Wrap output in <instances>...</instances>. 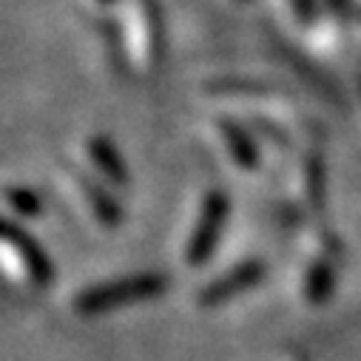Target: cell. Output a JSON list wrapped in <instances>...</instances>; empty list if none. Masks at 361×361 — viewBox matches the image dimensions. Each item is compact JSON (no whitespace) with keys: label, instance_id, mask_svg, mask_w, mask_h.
<instances>
[{"label":"cell","instance_id":"1","mask_svg":"<svg viewBox=\"0 0 361 361\" xmlns=\"http://www.w3.org/2000/svg\"><path fill=\"white\" fill-rule=\"evenodd\" d=\"M168 288V276L162 274H131L123 279H111L94 288H85L77 299H74V310L80 316H97V313H109L114 307H126L134 302H148L162 296Z\"/></svg>","mask_w":361,"mask_h":361},{"label":"cell","instance_id":"2","mask_svg":"<svg viewBox=\"0 0 361 361\" xmlns=\"http://www.w3.org/2000/svg\"><path fill=\"white\" fill-rule=\"evenodd\" d=\"M228 216H231V197L225 191H219V188L208 191L205 200H202V211H200L197 228H194V233L188 239V250H185L188 264H205L214 256Z\"/></svg>","mask_w":361,"mask_h":361},{"label":"cell","instance_id":"3","mask_svg":"<svg viewBox=\"0 0 361 361\" xmlns=\"http://www.w3.org/2000/svg\"><path fill=\"white\" fill-rule=\"evenodd\" d=\"M4 239L18 253V259L23 262V270L32 279V285L35 288H49L51 279H54V264H51L46 247H40V242L12 219L4 222Z\"/></svg>","mask_w":361,"mask_h":361},{"label":"cell","instance_id":"4","mask_svg":"<svg viewBox=\"0 0 361 361\" xmlns=\"http://www.w3.org/2000/svg\"><path fill=\"white\" fill-rule=\"evenodd\" d=\"M262 279H264V262L262 259L239 262L236 267L228 270V274H222L219 279H214L211 285H205L200 290V305L202 307H219V305L236 299L239 293L256 288Z\"/></svg>","mask_w":361,"mask_h":361},{"label":"cell","instance_id":"5","mask_svg":"<svg viewBox=\"0 0 361 361\" xmlns=\"http://www.w3.org/2000/svg\"><path fill=\"white\" fill-rule=\"evenodd\" d=\"M85 151H88V159L94 162V168L106 176L109 185H114V188H126V185H128V179H131L128 165H126L120 148H117L109 137H103V134L88 137Z\"/></svg>","mask_w":361,"mask_h":361},{"label":"cell","instance_id":"6","mask_svg":"<svg viewBox=\"0 0 361 361\" xmlns=\"http://www.w3.org/2000/svg\"><path fill=\"white\" fill-rule=\"evenodd\" d=\"M219 134H222V142L228 145L233 162L242 168V171H256L259 168V145L253 140V134L236 123V120H219Z\"/></svg>","mask_w":361,"mask_h":361},{"label":"cell","instance_id":"7","mask_svg":"<svg viewBox=\"0 0 361 361\" xmlns=\"http://www.w3.org/2000/svg\"><path fill=\"white\" fill-rule=\"evenodd\" d=\"M74 173H77V183H80L82 194L88 197V205H92L94 216H97L106 228H117V225L123 222V208H120V202H117L103 185H97L92 176H85L82 171H74Z\"/></svg>","mask_w":361,"mask_h":361},{"label":"cell","instance_id":"8","mask_svg":"<svg viewBox=\"0 0 361 361\" xmlns=\"http://www.w3.org/2000/svg\"><path fill=\"white\" fill-rule=\"evenodd\" d=\"M305 191H307V202L316 214H324L327 205V168H324V157L322 151H310L307 162H305Z\"/></svg>","mask_w":361,"mask_h":361},{"label":"cell","instance_id":"9","mask_svg":"<svg viewBox=\"0 0 361 361\" xmlns=\"http://www.w3.org/2000/svg\"><path fill=\"white\" fill-rule=\"evenodd\" d=\"M140 9L145 18V32H148V54L151 63L159 66L165 57V15L159 0H140Z\"/></svg>","mask_w":361,"mask_h":361},{"label":"cell","instance_id":"10","mask_svg":"<svg viewBox=\"0 0 361 361\" xmlns=\"http://www.w3.org/2000/svg\"><path fill=\"white\" fill-rule=\"evenodd\" d=\"M336 290V270L327 259H316L305 279V296L310 305H324Z\"/></svg>","mask_w":361,"mask_h":361},{"label":"cell","instance_id":"11","mask_svg":"<svg viewBox=\"0 0 361 361\" xmlns=\"http://www.w3.org/2000/svg\"><path fill=\"white\" fill-rule=\"evenodd\" d=\"M208 92L211 94H242V97H282L285 94L279 85L256 82V80H236V77L208 82Z\"/></svg>","mask_w":361,"mask_h":361},{"label":"cell","instance_id":"12","mask_svg":"<svg viewBox=\"0 0 361 361\" xmlns=\"http://www.w3.org/2000/svg\"><path fill=\"white\" fill-rule=\"evenodd\" d=\"M100 32H103L106 49H109V54H111L117 71H128V54H126V43H123V29H120L111 18H103Z\"/></svg>","mask_w":361,"mask_h":361},{"label":"cell","instance_id":"13","mask_svg":"<svg viewBox=\"0 0 361 361\" xmlns=\"http://www.w3.org/2000/svg\"><path fill=\"white\" fill-rule=\"evenodd\" d=\"M6 202H9V208H12L18 216H23V219H32V216H37V214L43 211L40 197H37L35 191L23 188V185L6 188Z\"/></svg>","mask_w":361,"mask_h":361},{"label":"cell","instance_id":"14","mask_svg":"<svg viewBox=\"0 0 361 361\" xmlns=\"http://www.w3.org/2000/svg\"><path fill=\"white\" fill-rule=\"evenodd\" d=\"M290 9L302 26H313L319 20V0H290Z\"/></svg>","mask_w":361,"mask_h":361},{"label":"cell","instance_id":"15","mask_svg":"<svg viewBox=\"0 0 361 361\" xmlns=\"http://www.w3.org/2000/svg\"><path fill=\"white\" fill-rule=\"evenodd\" d=\"M250 126H253V128H259L267 140H276L279 145H290V137H288V134H285V128H282V126H276V123H267L264 117H253V120H250Z\"/></svg>","mask_w":361,"mask_h":361},{"label":"cell","instance_id":"16","mask_svg":"<svg viewBox=\"0 0 361 361\" xmlns=\"http://www.w3.org/2000/svg\"><path fill=\"white\" fill-rule=\"evenodd\" d=\"M327 6L347 23L350 18H353V12H355V6H353V0H327Z\"/></svg>","mask_w":361,"mask_h":361},{"label":"cell","instance_id":"17","mask_svg":"<svg viewBox=\"0 0 361 361\" xmlns=\"http://www.w3.org/2000/svg\"><path fill=\"white\" fill-rule=\"evenodd\" d=\"M97 4H114V0H97Z\"/></svg>","mask_w":361,"mask_h":361}]
</instances>
